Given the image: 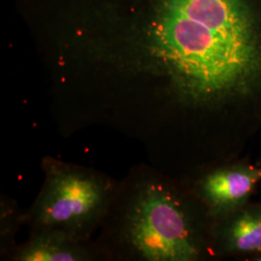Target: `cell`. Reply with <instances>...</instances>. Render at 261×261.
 I'll use <instances>...</instances> for the list:
<instances>
[{
  "label": "cell",
  "instance_id": "cell-2",
  "mask_svg": "<svg viewBox=\"0 0 261 261\" xmlns=\"http://www.w3.org/2000/svg\"><path fill=\"white\" fill-rule=\"evenodd\" d=\"M108 188L102 179L82 169L56 166L34 207V219L43 229L61 230L75 237L99 218Z\"/></svg>",
  "mask_w": 261,
  "mask_h": 261
},
{
  "label": "cell",
  "instance_id": "cell-7",
  "mask_svg": "<svg viewBox=\"0 0 261 261\" xmlns=\"http://www.w3.org/2000/svg\"><path fill=\"white\" fill-rule=\"evenodd\" d=\"M256 164H257V165H259V166H261V157L260 158L258 159L257 161H256Z\"/></svg>",
  "mask_w": 261,
  "mask_h": 261
},
{
  "label": "cell",
  "instance_id": "cell-5",
  "mask_svg": "<svg viewBox=\"0 0 261 261\" xmlns=\"http://www.w3.org/2000/svg\"><path fill=\"white\" fill-rule=\"evenodd\" d=\"M86 254L75 242L74 237L61 230L43 229L41 233L19 251L20 261L84 260Z\"/></svg>",
  "mask_w": 261,
  "mask_h": 261
},
{
  "label": "cell",
  "instance_id": "cell-4",
  "mask_svg": "<svg viewBox=\"0 0 261 261\" xmlns=\"http://www.w3.org/2000/svg\"><path fill=\"white\" fill-rule=\"evenodd\" d=\"M210 229L217 254L245 260L261 252V202L249 201L210 218Z\"/></svg>",
  "mask_w": 261,
  "mask_h": 261
},
{
  "label": "cell",
  "instance_id": "cell-1",
  "mask_svg": "<svg viewBox=\"0 0 261 261\" xmlns=\"http://www.w3.org/2000/svg\"><path fill=\"white\" fill-rule=\"evenodd\" d=\"M126 229L132 247L146 260L196 261L208 251L215 252L184 198L159 182L140 190Z\"/></svg>",
  "mask_w": 261,
  "mask_h": 261
},
{
  "label": "cell",
  "instance_id": "cell-6",
  "mask_svg": "<svg viewBox=\"0 0 261 261\" xmlns=\"http://www.w3.org/2000/svg\"><path fill=\"white\" fill-rule=\"evenodd\" d=\"M244 261H261V252L252 254L251 256L247 257Z\"/></svg>",
  "mask_w": 261,
  "mask_h": 261
},
{
  "label": "cell",
  "instance_id": "cell-3",
  "mask_svg": "<svg viewBox=\"0 0 261 261\" xmlns=\"http://www.w3.org/2000/svg\"><path fill=\"white\" fill-rule=\"evenodd\" d=\"M260 182L261 166L236 159L206 172L196 183V195L209 217L216 218L251 201Z\"/></svg>",
  "mask_w": 261,
  "mask_h": 261
}]
</instances>
